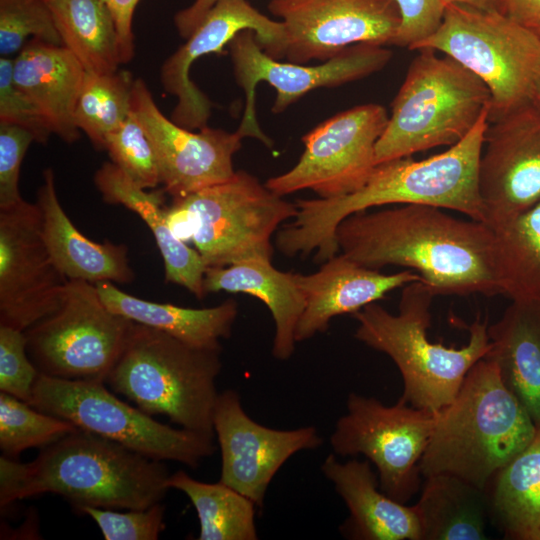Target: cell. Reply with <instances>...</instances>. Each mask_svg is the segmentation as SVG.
I'll return each mask as SVG.
<instances>
[{
  "mask_svg": "<svg viewBox=\"0 0 540 540\" xmlns=\"http://www.w3.org/2000/svg\"><path fill=\"white\" fill-rule=\"evenodd\" d=\"M104 305L136 323L165 332L189 345L220 349L221 339L231 336L238 315V303L229 298L209 308H187L135 297L111 281L96 284Z\"/></svg>",
  "mask_w": 540,
  "mask_h": 540,
  "instance_id": "cell-28",
  "label": "cell"
},
{
  "mask_svg": "<svg viewBox=\"0 0 540 540\" xmlns=\"http://www.w3.org/2000/svg\"><path fill=\"white\" fill-rule=\"evenodd\" d=\"M76 511L91 517L106 540H156L165 529V506L161 502L127 512L91 506H80Z\"/></svg>",
  "mask_w": 540,
  "mask_h": 540,
  "instance_id": "cell-38",
  "label": "cell"
},
{
  "mask_svg": "<svg viewBox=\"0 0 540 540\" xmlns=\"http://www.w3.org/2000/svg\"><path fill=\"white\" fill-rule=\"evenodd\" d=\"M170 207L185 221L207 268L246 259L272 260L273 234L298 208L244 170L227 181L173 198Z\"/></svg>",
  "mask_w": 540,
  "mask_h": 540,
  "instance_id": "cell-9",
  "label": "cell"
},
{
  "mask_svg": "<svg viewBox=\"0 0 540 540\" xmlns=\"http://www.w3.org/2000/svg\"><path fill=\"white\" fill-rule=\"evenodd\" d=\"M130 107L152 144L160 183L172 198L225 182L235 174L232 159L243 139L237 131L205 126L194 132L179 126L160 111L140 78L134 80Z\"/></svg>",
  "mask_w": 540,
  "mask_h": 540,
  "instance_id": "cell-18",
  "label": "cell"
},
{
  "mask_svg": "<svg viewBox=\"0 0 540 540\" xmlns=\"http://www.w3.org/2000/svg\"><path fill=\"white\" fill-rule=\"evenodd\" d=\"M133 323L104 305L95 284L69 280L57 310L24 331L27 353L40 374L105 383Z\"/></svg>",
  "mask_w": 540,
  "mask_h": 540,
  "instance_id": "cell-11",
  "label": "cell"
},
{
  "mask_svg": "<svg viewBox=\"0 0 540 540\" xmlns=\"http://www.w3.org/2000/svg\"><path fill=\"white\" fill-rule=\"evenodd\" d=\"M76 429L67 420L0 392V449L6 457L17 459L23 451L45 447Z\"/></svg>",
  "mask_w": 540,
  "mask_h": 540,
  "instance_id": "cell-35",
  "label": "cell"
},
{
  "mask_svg": "<svg viewBox=\"0 0 540 540\" xmlns=\"http://www.w3.org/2000/svg\"><path fill=\"white\" fill-rule=\"evenodd\" d=\"M349 511L340 526L341 534L352 540H422L415 506H407L385 494L379 487L371 463L352 458L341 462L329 454L321 464Z\"/></svg>",
  "mask_w": 540,
  "mask_h": 540,
  "instance_id": "cell-22",
  "label": "cell"
},
{
  "mask_svg": "<svg viewBox=\"0 0 540 540\" xmlns=\"http://www.w3.org/2000/svg\"><path fill=\"white\" fill-rule=\"evenodd\" d=\"M414 506L422 540L488 538L485 493L457 476L441 473L425 477L421 496Z\"/></svg>",
  "mask_w": 540,
  "mask_h": 540,
  "instance_id": "cell-30",
  "label": "cell"
},
{
  "mask_svg": "<svg viewBox=\"0 0 540 540\" xmlns=\"http://www.w3.org/2000/svg\"><path fill=\"white\" fill-rule=\"evenodd\" d=\"M221 352L134 322L105 384L151 416L162 414L181 428L215 435Z\"/></svg>",
  "mask_w": 540,
  "mask_h": 540,
  "instance_id": "cell-6",
  "label": "cell"
},
{
  "mask_svg": "<svg viewBox=\"0 0 540 540\" xmlns=\"http://www.w3.org/2000/svg\"><path fill=\"white\" fill-rule=\"evenodd\" d=\"M237 84L246 96L245 110L236 130L271 148L273 141L262 131L255 109V88L260 81L275 88L272 112L280 113L308 92L320 87H336L382 70L392 52L384 46L361 43L347 47L316 66L281 62L259 45L254 31H240L228 44Z\"/></svg>",
  "mask_w": 540,
  "mask_h": 540,
  "instance_id": "cell-14",
  "label": "cell"
},
{
  "mask_svg": "<svg viewBox=\"0 0 540 540\" xmlns=\"http://www.w3.org/2000/svg\"><path fill=\"white\" fill-rule=\"evenodd\" d=\"M94 183L105 202L125 206L149 226L164 261L165 280L186 288L198 299L204 298L207 266L196 249L176 238L169 229L165 190L146 191L113 162H105L96 171Z\"/></svg>",
  "mask_w": 540,
  "mask_h": 540,
  "instance_id": "cell-25",
  "label": "cell"
},
{
  "mask_svg": "<svg viewBox=\"0 0 540 540\" xmlns=\"http://www.w3.org/2000/svg\"><path fill=\"white\" fill-rule=\"evenodd\" d=\"M63 46L86 72L112 73L122 64L113 16L102 0H45Z\"/></svg>",
  "mask_w": 540,
  "mask_h": 540,
  "instance_id": "cell-31",
  "label": "cell"
},
{
  "mask_svg": "<svg viewBox=\"0 0 540 540\" xmlns=\"http://www.w3.org/2000/svg\"><path fill=\"white\" fill-rule=\"evenodd\" d=\"M42 234L52 259L69 280L130 283L135 275L129 265L128 249L110 241L97 243L72 223L58 199L53 169L43 171L37 191Z\"/></svg>",
  "mask_w": 540,
  "mask_h": 540,
  "instance_id": "cell-23",
  "label": "cell"
},
{
  "mask_svg": "<svg viewBox=\"0 0 540 540\" xmlns=\"http://www.w3.org/2000/svg\"><path fill=\"white\" fill-rule=\"evenodd\" d=\"M26 344L24 331L0 325V391L29 404L40 373Z\"/></svg>",
  "mask_w": 540,
  "mask_h": 540,
  "instance_id": "cell-40",
  "label": "cell"
},
{
  "mask_svg": "<svg viewBox=\"0 0 540 540\" xmlns=\"http://www.w3.org/2000/svg\"><path fill=\"white\" fill-rule=\"evenodd\" d=\"M375 147L376 165L452 146L490 110L491 93L473 72L430 48L418 49Z\"/></svg>",
  "mask_w": 540,
  "mask_h": 540,
  "instance_id": "cell-7",
  "label": "cell"
},
{
  "mask_svg": "<svg viewBox=\"0 0 540 540\" xmlns=\"http://www.w3.org/2000/svg\"><path fill=\"white\" fill-rule=\"evenodd\" d=\"M488 334L485 358L540 430V304L511 302Z\"/></svg>",
  "mask_w": 540,
  "mask_h": 540,
  "instance_id": "cell-27",
  "label": "cell"
},
{
  "mask_svg": "<svg viewBox=\"0 0 540 540\" xmlns=\"http://www.w3.org/2000/svg\"><path fill=\"white\" fill-rule=\"evenodd\" d=\"M493 232L500 295L540 304V200Z\"/></svg>",
  "mask_w": 540,
  "mask_h": 540,
  "instance_id": "cell-32",
  "label": "cell"
},
{
  "mask_svg": "<svg viewBox=\"0 0 540 540\" xmlns=\"http://www.w3.org/2000/svg\"><path fill=\"white\" fill-rule=\"evenodd\" d=\"M484 493L488 518L507 539L540 540V430Z\"/></svg>",
  "mask_w": 540,
  "mask_h": 540,
  "instance_id": "cell-29",
  "label": "cell"
},
{
  "mask_svg": "<svg viewBox=\"0 0 540 540\" xmlns=\"http://www.w3.org/2000/svg\"><path fill=\"white\" fill-rule=\"evenodd\" d=\"M294 279L305 299L295 331L297 343L325 332L332 318L354 314L389 292L422 280L409 269L383 274L357 264L342 253L322 263L315 273H294Z\"/></svg>",
  "mask_w": 540,
  "mask_h": 540,
  "instance_id": "cell-21",
  "label": "cell"
},
{
  "mask_svg": "<svg viewBox=\"0 0 540 540\" xmlns=\"http://www.w3.org/2000/svg\"><path fill=\"white\" fill-rule=\"evenodd\" d=\"M486 224L495 230L540 200V103L490 121L478 169Z\"/></svg>",
  "mask_w": 540,
  "mask_h": 540,
  "instance_id": "cell-17",
  "label": "cell"
},
{
  "mask_svg": "<svg viewBox=\"0 0 540 540\" xmlns=\"http://www.w3.org/2000/svg\"><path fill=\"white\" fill-rule=\"evenodd\" d=\"M336 240L339 252L361 266L415 271L435 297L500 294L493 230L442 208L404 204L357 212L339 223Z\"/></svg>",
  "mask_w": 540,
  "mask_h": 540,
  "instance_id": "cell-1",
  "label": "cell"
},
{
  "mask_svg": "<svg viewBox=\"0 0 540 540\" xmlns=\"http://www.w3.org/2000/svg\"><path fill=\"white\" fill-rule=\"evenodd\" d=\"M254 31L261 48L274 59H284L285 26L269 19L247 0H220L202 22L162 65L161 83L177 97L171 120L189 130L207 126L212 103L190 79L194 61L209 53H221L225 45L242 30Z\"/></svg>",
  "mask_w": 540,
  "mask_h": 540,
  "instance_id": "cell-20",
  "label": "cell"
},
{
  "mask_svg": "<svg viewBox=\"0 0 540 540\" xmlns=\"http://www.w3.org/2000/svg\"><path fill=\"white\" fill-rule=\"evenodd\" d=\"M536 433L535 424L503 383L495 363L483 358L468 372L454 399L435 413L420 462L422 477L451 474L484 491Z\"/></svg>",
  "mask_w": 540,
  "mask_h": 540,
  "instance_id": "cell-3",
  "label": "cell"
},
{
  "mask_svg": "<svg viewBox=\"0 0 540 540\" xmlns=\"http://www.w3.org/2000/svg\"><path fill=\"white\" fill-rule=\"evenodd\" d=\"M0 123L31 132L36 142L46 143L54 134L41 108L13 80V59L0 58Z\"/></svg>",
  "mask_w": 540,
  "mask_h": 540,
  "instance_id": "cell-39",
  "label": "cell"
},
{
  "mask_svg": "<svg viewBox=\"0 0 540 540\" xmlns=\"http://www.w3.org/2000/svg\"><path fill=\"white\" fill-rule=\"evenodd\" d=\"M441 1L445 6L449 4H463V5L471 6L477 9L496 11L495 10L496 0H441Z\"/></svg>",
  "mask_w": 540,
  "mask_h": 540,
  "instance_id": "cell-46",
  "label": "cell"
},
{
  "mask_svg": "<svg viewBox=\"0 0 540 540\" xmlns=\"http://www.w3.org/2000/svg\"><path fill=\"white\" fill-rule=\"evenodd\" d=\"M434 422L435 413L401 400L385 405L352 392L329 442L337 456H365L376 467L380 489L407 503L419 489L420 462Z\"/></svg>",
  "mask_w": 540,
  "mask_h": 540,
  "instance_id": "cell-12",
  "label": "cell"
},
{
  "mask_svg": "<svg viewBox=\"0 0 540 540\" xmlns=\"http://www.w3.org/2000/svg\"><path fill=\"white\" fill-rule=\"evenodd\" d=\"M167 485L183 492L194 506L198 540H256L255 503L221 481L206 483L183 470L170 474Z\"/></svg>",
  "mask_w": 540,
  "mask_h": 540,
  "instance_id": "cell-33",
  "label": "cell"
},
{
  "mask_svg": "<svg viewBox=\"0 0 540 540\" xmlns=\"http://www.w3.org/2000/svg\"><path fill=\"white\" fill-rule=\"evenodd\" d=\"M489 111L461 141L423 160L411 156L375 166L357 191L335 198L298 199V212L275 235L287 257L309 256L324 263L339 253L336 228L346 217L384 205L421 204L449 209L486 224L478 169Z\"/></svg>",
  "mask_w": 540,
  "mask_h": 540,
  "instance_id": "cell-2",
  "label": "cell"
},
{
  "mask_svg": "<svg viewBox=\"0 0 540 540\" xmlns=\"http://www.w3.org/2000/svg\"><path fill=\"white\" fill-rule=\"evenodd\" d=\"M63 46L45 0H0V54H18L28 37Z\"/></svg>",
  "mask_w": 540,
  "mask_h": 540,
  "instance_id": "cell-36",
  "label": "cell"
},
{
  "mask_svg": "<svg viewBox=\"0 0 540 540\" xmlns=\"http://www.w3.org/2000/svg\"><path fill=\"white\" fill-rule=\"evenodd\" d=\"M105 385L40 374L29 404L159 461H176L197 468L216 452L215 435L158 422L119 399Z\"/></svg>",
  "mask_w": 540,
  "mask_h": 540,
  "instance_id": "cell-10",
  "label": "cell"
},
{
  "mask_svg": "<svg viewBox=\"0 0 540 540\" xmlns=\"http://www.w3.org/2000/svg\"><path fill=\"white\" fill-rule=\"evenodd\" d=\"M445 53L489 88V122L534 99L540 77V37L497 11L446 5L439 28L412 50Z\"/></svg>",
  "mask_w": 540,
  "mask_h": 540,
  "instance_id": "cell-8",
  "label": "cell"
},
{
  "mask_svg": "<svg viewBox=\"0 0 540 540\" xmlns=\"http://www.w3.org/2000/svg\"><path fill=\"white\" fill-rule=\"evenodd\" d=\"M206 294L226 291L260 299L271 312L275 334L272 354L286 361L295 352V331L305 307L294 272L276 269L270 259L251 258L225 267H209L204 277Z\"/></svg>",
  "mask_w": 540,
  "mask_h": 540,
  "instance_id": "cell-26",
  "label": "cell"
},
{
  "mask_svg": "<svg viewBox=\"0 0 540 540\" xmlns=\"http://www.w3.org/2000/svg\"><path fill=\"white\" fill-rule=\"evenodd\" d=\"M285 26L288 62L327 61L349 46L393 45L401 24L396 0H269Z\"/></svg>",
  "mask_w": 540,
  "mask_h": 540,
  "instance_id": "cell-16",
  "label": "cell"
},
{
  "mask_svg": "<svg viewBox=\"0 0 540 540\" xmlns=\"http://www.w3.org/2000/svg\"><path fill=\"white\" fill-rule=\"evenodd\" d=\"M434 297L422 280L415 281L403 287L398 314L373 302L353 315L358 322L355 338L389 356L400 371V400L437 413L454 399L468 372L486 357L491 345L487 322L479 317L467 326L468 342L459 348L429 340Z\"/></svg>",
  "mask_w": 540,
  "mask_h": 540,
  "instance_id": "cell-5",
  "label": "cell"
},
{
  "mask_svg": "<svg viewBox=\"0 0 540 540\" xmlns=\"http://www.w3.org/2000/svg\"><path fill=\"white\" fill-rule=\"evenodd\" d=\"M213 428L221 452L219 481L264 504L268 487L280 468L294 454L315 450L323 438L313 426L291 430L266 427L244 410L235 390L219 392Z\"/></svg>",
  "mask_w": 540,
  "mask_h": 540,
  "instance_id": "cell-19",
  "label": "cell"
},
{
  "mask_svg": "<svg viewBox=\"0 0 540 540\" xmlns=\"http://www.w3.org/2000/svg\"><path fill=\"white\" fill-rule=\"evenodd\" d=\"M540 37V26L532 28Z\"/></svg>",
  "mask_w": 540,
  "mask_h": 540,
  "instance_id": "cell-48",
  "label": "cell"
},
{
  "mask_svg": "<svg viewBox=\"0 0 540 540\" xmlns=\"http://www.w3.org/2000/svg\"><path fill=\"white\" fill-rule=\"evenodd\" d=\"M163 462L77 428L43 447L33 461L16 462L12 498L53 493L75 509L142 510L161 502L169 489Z\"/></svg>",
  "mask_w": 540,
  "mask_h": 540,
  "instance_id": "cell-4",
  "label": "cell"
},
{
  "mask_svg": "<svg viewBox=\"0 0 540 540\" xmlns=\"http://www.w3.org/2000/svg\"><path fill=\"white\" fill-rule=\"evenodd\" d=\"M495 10L526 27L540 26V0H496Z\"/></svg>",
  "mask_w": 540,
  "mask_h": 540,
  "instance_id": "cell-44",
  "label": "cell"
},
{
  "mask_svg": "<svg viewBox=\"0 0 540 540\" xmlns=\"http://www.w3.org/2000/svg\"><path fill=\"white\" fill-rule=\"evenodd\" d=\"M401 24L393 45L410 50L432 35L440 26L445 5L441 0H396Z\"/></svg>",
  "mask_w": 540,
  "mask_h": 540,
  "instance_id": "cell-42",
  "label": "cell"
},
{
  "mask_svg": "<svg viewBox=\"0 0 540 540\" xmlns=\"http://www.w3.org/2000/svg\"><path fill=\"white\" fill-rule=\"evenodd\" d=\"M133 83L128 71L85 73L74 121L97 149L104 150L107 135L130 115Z\"/></svg>",
  "mask_w": 540,
  "mask_h": 540,
  "instance_id": "cell-34",
  "label": "cell"
},
{
  "mask_svg": "<svg viewBox=\"0 0 540 540\" xmlns=\"http://www.w3.org/2000/svg\"><path fill=\"white\" fill-rule=\"evenodd\" d=\"M110 10L119 36L121 62L128 63L134 55L133 15L140 0H102Z\"/></svg>",
  "mask_w": 540,
  "mask_h": 540,
  "instance_id": "cell-43",
  "label": "cell"
},
{
  "mask_svg": "<svg viewBox=\"0 0 540 540\" xmlns=\"http://www.w3.org/2000/svg\"><path fill=\"white\" fill-rule=\"evenodd\" d=\"M85 73L66 47L36 38H31L13 59L15 84L41 108L54 134L67 143L80 137L74 111Z\"/></svg>",
  "mask_w": 540,
  "mask_h": 540,
  "instance_id": "cell-24",
  "label": "cell"
},
{
  "mask_svg": "<svg viewBox=\"0 0 540 540\" xmlns=\"http://www.w3.org/2000/svg\"><path fill=\"white\" fill-rule=\"evenodd\" d=\"M218 1L195 0L192 5L177 12L174 23L180 36L188 38Z\"/></svg>",
  "mask_w": 540,
  "mask_h": 540,
  "instance_id": "cell-45",
  "label": "cell"
},
{
  "mask_svg": "<svg viewBox=\"0 0 540 540\" xmlns=\"http://www.w3.org/2000/svg\"><path fill=\"white\" fill-rule=\"evenodd\" d=\"M33 141L35 138L28 130L0 123V210L24 200L19 191L20 169Z\"/></svg>",
  "mask_w": 540,
  "mask_h": 540,
  "instance_id": "cell-41",
  "label": "cell"
},
{
  "mask_svg": "<svg viewBox=\"0 0 540 540\" xmlns=\"http://www.w3.org/2000/svg\"><path fill=\"white\" fill-rule=\"evenodd\" d=\"M111 162L137 186L153 189L160 184L158 163L143 127L131 112L110 134L104 144Z\"/></svg>",
  "mask_w": 540,
  "mask_h": 540,
  "instance_id": "cell-37",
  "label": "cell"
},
{
  "mask_svg": "<svg viewBox=\"0 0 540 540\" xmlns=\"http://www.w3.org/2000/svg\"><path fill=\"white\" fill-rule=\"evenodd\" d=\"M388 119L375 103L330 117L302 137L305 148L295 166L266 186L280 196L310 189L325 199L357 191L376 166L375 147Z\"/></svg>",
  "mask_w": 540,
  "mask_h": 540,
  "instance_id": "cell-13",
  "label": "cell"
},
{
  "mask_svg": "<svg viewBox=\"0 0 540 540\" xmlns=\"http://www.w3.org/2000/svg\"><path fill=\"white\" fill-rule=\"evenodd\" d=\"M534 99L540 103V77L535 86Z\"/></svg>",
  "mask_w": 540,
  "mask_h": 540,
  "instance_id": "cell-47",
  "label": "cell"
},
{
  "mask_svg": "<svg viewBox=\"0 0 540 540\" xmlns=\"http://www.w3.org/2000/svg\"><path fill=\"white\" fill-rule=\"evenodd\" d=\"M68 281L44 241L38 204L0 210V325L25 331L50 315Z\"/></svg>",
  "mask_w": 540,
  "mask_h": 540,
  "instance_id": "cell-15",
  "label": "cell"
}]
</instances>
